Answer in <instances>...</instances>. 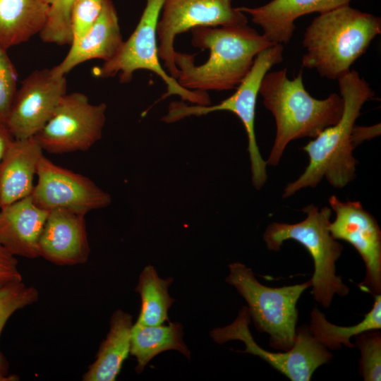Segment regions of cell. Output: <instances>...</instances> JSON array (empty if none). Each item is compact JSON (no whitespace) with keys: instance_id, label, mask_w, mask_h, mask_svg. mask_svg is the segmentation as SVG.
Here are the masks:
<instances>
[{"instance_id":"6da1fadb","label":"cell","mask_w":381,"mask_h":381,"mask_svg":"<svg viewBox=\"0 0 381 381\" xmlns=\"http://www.w3.org/2000/svg\"><path fill=\"white\" fill-rule=\"evenodd\" d=\"M191 44L210 56L199 66L194 56L176 52L178 83L190 90L224 91L236 88L250 72L256 56L274 44L245 25L198 27L191 30Z\"/></svg>"},{"instance_id":"cb8c5ba5","label":"cell","mask_w":381,"mask_h":381,"mask_svg":"<svg viewBox=\"0 0 381 381\" xmlns=\"http://www.w3.org/2000/svg\"><path fill=\"white\" fill-rule=\"evenodd\" d=\"M172 277H159L152 265L144 267L135 290L141 298V308L136 322L143 325H159L170 322L168 312L174 302L169 294Z\"/></svg>"},{"instance_id":"7c38bea8","label":"cell","mask_w":381,"mask_h":381,"mask_svg":"<svg viewBox=\"0 0 381 381\" xmlns=\"http://www.w3.org/2000/svg\"><path fill=\"white\" fill-rule=\"evenodd\" d=\"M31 197L42 209L64 208L85 215L107 207L111 195L88 177L59 166L42 155Z\"/></svg>"},{"instance_id":"d6a6232c","label":"cell","mask_w":381,"mask_h":381,"mask_svg":"<svg viewBox=\"0 0 381 381\" xmlns=\"http://www.w3.org/2000/svg\"><path fill=\"white\" fill-rule=\"evenodd\" d=\"M19 377L16 375H4L0 373V381H16Z\"/></svg>"},{"instance_id":"1f68e13d","label":"cell","mask_w":381,"mask_h":381,"mask_svg":"<svg viewBox=\"0 0 381 381\" xmlns=\"http://www.w3.org/2000/svg\"><path fill=\"white\" fill-rule=\"evenodd\" d=\"M13 140L6 125L0 123V161Z\"/></svg>"},{"instance_id":"5b68a950","label":"cell","mask_w":381,"mask_h":381,"mask_svg":"<svg viewBox=\"0 0 381 381\" xmlns=\"http://www.w3.org/2000/svg\"><path fill=\"white\" fill-rule=\"evenodd\" d=\"M306 219L296 224L273 222L266 228L263 239L270 250L279 251L282 243L292 239L303 246L314 262L311 282L314 299L329 308L335 294L345 296L350 291L341 277L336 274V262L343 246L329 230L332 210L309 205L303 208Z\"/></svg>"},{"instance_id":"d4e9b609","label":"cell","mask_w":381,"mask_h":381,"mask_svg":"<svg viewBox=\"0 0 381 381\" xmlns=\"http://www.w3.org/2000/svg\"><path fill=\"white\" fill-rule=\"evenodd\" d=\"M43 1L49 6V9L46 22L39 33L41 40L58 45H71V13L78 0Z\"/></svg>"},{"instance_id":"8992f818","label":"cell","mask_w":381,"mask_h":381,"mask_svg":"<svg viewBox=\"0 0 381 381\" xmlns=\"http://www.w3.org/2000/svg\"><path fill=\"white\" fill-rule=\"evenodd\" d=\"M225 282L247 303L255 329L269 337L270 346L287 351L294 345L298 322L296 303L311 286L310 280L291 286L270 287L260 283L250 267L236 262L229 265Z\"/></svg>"},{"instance_id":"603a6c76","label":"cell","mask_w":381,"mask_h":381,"mask_svg":"<svg viewBox=\"0 0 381 381\" xmlns=\"http://www.w3.org/2000/svg\"><path fill=\"white\" fill-rule=\"evenodd\" d=\"M370 310L358 324L341 327L329 322L323 313L314 308L310 313L309 330L313 337L328 350H339L345 346L355 347L351 338L368 330L381 329V294L374 295Z\"/></svg>"},{"instance_id":"f546056e","label":"cell","mask_w":381,"mask_h":381,"mask_svg":"<svg viewBox=\"0 0 381 381\" xmlns=\"http://www.w3.org/2000/svg\"><path fill=\"white\" fill-rule=\"evenodd\" d=\"M20 282H23V278L16 256L0 243V289Z\"/></svg>"},{"instance_id":"d6986e66","label":"cell","mask_w":381,"mask_h":381,"mask_svg":"<svg viewBox=\"0 0 381 381\" xmlns=\"http://www.w3.org/2000/svg\"><path fill=\"white\" fill-rule=\"evenodd\" d=\"M42 155L34 137L12 141L0 161V209L31 195Z\"/></svg>"},{"instance_id":"3957f363","label":"cell","mask_w":381,"mask_h":381,"mask_svg":"<svg viewBox=\"0 0 381 381\" xmlns=\"http://www.w3.org/2000/svg\"><path fill=\"white\" fill-rule=\"evenodd\" d=\"M259 94L264 106L272 114L276 135L267 164L276 166L286 145L304 137L315 138L340 119L344 101L341 95L330 94L318 99L306 90L302 71L292 80L286 68L267 72L260 84Z\"/></svg>"},{"instance_id":"9c48e42d","label":"cell","mask_w":381,"mask_h":381,"mask_svg":"<svg viewBox=\"0 0 381 381\" xmlns=\"http://www.w3.org/2000/svg\"><path fill=\"white\" fill-rule=\"evenodd\" d=\"M250 317L247 306H243L236 318L229 325L213 329L212 340L223 344L239 340L246 349L239 351L257 356L291 381H309L318 368L329 363L332 353L311 334L308 326L296 327L294 346L287 351L273 352L261 348L254 340L249 329Z\"/></svg>"},{"instance_id":"277c9868","label":"cell","mask_w":381,"mask_h":381,"mask_svg":"<svg viewBox=\"0 0 381 381\" xmlns=\"http://www.w3.org/2000/svg\"><path fill=\"white\" fill-rule=\"evenodd\" d=\"M381 33L380 17L349 5L320 13L306 30L301 66L337 80Z\"/></svg>"},{"instance_id":"7a4b0ae2","label":"cell","mask_w":381,"mask_h":381,"mask_svg":"<svg viewBox=\"0 0 381 381\" xmlns=\"http://www.w3.org/2000/svg\"><path fill=\"white\" fill-rule=\"evenodd\" d=\"M344 101L339 121L325 128L302 149L308 155L304 172L284 190L288 198L302 188L315 187L323 178L335 188H343L356 177L357 160L353 150L358 145L353 135L356 119L367 101L375 95L370 85L355 70L337 79Z\"/></svg>"},{"instance_id":"ac0fdd59","label":"cell","mask_w":381,"mask_h":381,"mask_svg":"<svg viewBox=\"0 0 381 381\" xmlns=\"http://www.w3.org/2000/svg\"><path fill=\"white\" fill-rule=\"evenodd\" d=\"M48 213L31 195L0 209V243L15 256L40 258L39 243Z\"/></svg>"},{"instance_id":"4316f807","label":"cell","mask_w":381,"mask_h":381,"mask_svg":"<svg viewBox=\"0 0 381 381\" xmlns=\"http://www.w3.org/2000/svg\"><path fill=\"white\" fill-rule=\"evenodd\" d=\"M361 352L359 372L365 381L381 380V334L378 329L363 332L354 337Z\"/></svg>"},{"instance_id":"52a82bcc","label":"cell","mask_w":381,"mask_h":381,"mask_svg":"<svg viewBox=\"0 0 381 381\" xmlns=\"http://www.w3.org/2000/svg\"><path fill=\"white\" fill-rule=\"evenodd\" d=\"M284 47L274 44L260 52L255 57L253 66L236 88V92L220 103L211 105L187 104L183 102H172L168 107L167 114L162 120L167 123H174L186 117L200 116L217 111H228L235 114L241 120L248 136L252 182L259 190L267 179V163L258 148L255 132V118L257 97L265 75L274 66L283 61Z\"/></svg>"},{"instance_id":"7402d4cb","label":"cell","mask_w":381,"mask_h":381,"mask_svg":"<svg viewBox=\"0 0 381 381\" xmlns=\"http://www.w3.org/2000/svg\"><path fill=\"white\" fill-rule=\"evenodd\" d=\"M183 337V326L179 322H169L167 325L150 326L133 324L130 353L136 358V373H141L154 357L166 351H177L190 360V351Z\"/></svg>"},{"instance_id":"8fae6325","label":"cell","mask_w":381,"mask_h":381,"mask_svg":"<svg viewBox=\"0 0 381 381\" xmlns=\"http://www.w3.org/2000/svg\"><path fill=\"white\" fill-rule=\"evenodd\" d=\"M233 0H164L157 25L158 55L169 75L176 79L174 40L177 35L198 27L248 24L244 13L232 6Z\"/></svg>"},{"instance_id":"30bf717a","label":"cell","mask_w":381,"mask_h":381,"mask_svg":"<svg viewBox=\"0 0 381 381\" xmlns=\"http://www.w3.org/2000/svg\"><path fill=\"white\" fill-rule=\"evenodd\" d=\"M106 109V104H91L83 93H66L34 138L49 153L87 151L102 138Z\"/></svg>"},{"instance_id":"2e32d148","label":"cell","mask_w":381,"mask_h":381,"mask_svg":"<svg viewBox=\"0 0 381 381\" xmlns=\"http://www.w3.org/2000/svg\"><path fill=\"white\" fill-rule=\"evenodd\" d=\"M123 37L116 9L111 0H104L101 11L91 29L71 44L65 58L51 69L55 77L65 76L80 64L91 59L108 61L120 50Z\"/></svg>"},{"instance_id":"ffe728a7","label":"cell","mask_w":381,"mask_h":381,"mask_svg":"<svg viewBox=\"0 0 381 381\" xmlns=\"http://www.w3.org/2000/svg\"><path fill=\"white\" fill-rule=\"evenodd\" d=\"M131 315L116 310L110 319L109 331L99 348L95 361L83 375L84 381H114L131 349Z\"/></svg>"},{"instance_id":"e0dca14e","label":"cell","mask_w":381,"mask_h":381,"mask_svg":"<svg viewBox=\"0 0 381 381\" xmlns=\"http://www.w3.org/2000/svg\"><path fill=\"white\" fill-rule=\"evenodd\" d=\"M351 0H272L258 7H238L248 14L252 22L262 30V35L272 43L286 44L291 40L299 17L318 12L323 13L349 5Z\"/></svg>"},{"instance_id":"44dd1931","label":"cell","mask_w":381,"mask_h":381,"mask_svg":"<svg viewBox=\"0 0 381 381\" xmlns=\"http://www.w3.org/2000/svg\"><path fill=\"white\" fill-rule=\"evenodd\" d=\"M48 9L43 0H0V45L8 49L40 33Z\"/></svg>"},{"instance_id":"83f0119b","label":"cell","mask_w":381,"mask_h":381,"mask_svg":"<svg viewBox=\"0 0 381 381\" xmlns=\"http://www.w3.org/2000/svg\"><path fill=\"white\" fill-rule=\"evenodd\" d=\"M104 0H78L71 13L72 42L80 40L92 27L97 20Z\"/></svg>"},{"instance_id":"4fadbf2b","label":"cell","mask_w":381,"mask_h":381,"mask_svg":"<svg viewBox=\"0 0 381 381\" xmlns=\"http://www.w3.org/2000/svg\"><path fill=\"white\" fill-rule=\"evenodd\" d=\"M335 219L329 224L332 237L343 240L358 251L365 266V277L358 284L373 296L381 294V230L375 217L358 201L329 199Z\"/></svg>"},{"instance_id":"484cf974","label":"cell","mask_w":381,"mask_h":381,"mask_svg":"<svg viewBox=\"0 0 381 381\" xmlns=\"http://www.w3.org/2000/svg\"><path fill=\"white\" fill-rule=\"evenodd\" d=\"M37 290L23 282L0 289V335L9 318L18 310L31 305L38 299ZM8 364L0 351V373L7 375Z\"/></svg>"},{"instance_id":"f1b7e54d","label":"cell","mask_w":381,"mask_h":381,"mask_svg":"<svg viewBox=\"0 0 381 381\" xmlns=\"http://www.w3.org/2000/svg\"><path fill=\"white\" fill-rule=\"evenodd\" d=\"M17 73L6 54L0 45V123L6 124L16 93Z\"/></svg>"},{"instance_id":"4dcf8cb0","label":"cell","mask_w":381,"mask_h":381,"mask_svg":"<svg viewBox=\"0 0 381 381\" xmlns=\"http://www.w3.org/2000/svg\"><path fill=\"white\" fill-rule=\"evenodd\" d=\"M380 134V123H377L371 126H355L353 135L358 145L362 142L372 139Z\"/></svg>"},{"instance_id":"ba28073f","label":"cell","mask_w":381,"mask_h":381,"mask_svg":"<svg viewBox=\"0 0 381 381\" xmlns=\"http://www.w3.org/2000/svg\"><path fill=\"white\" fill-rule=\"evenodd\" d=\"M164 0H146V5L140 20L130 37L123 42L116 55L93 70L99 78L119 75L121 83L131 82L133 74L139 69H145L157 74L164 80L167 92L165 98L178 95L183 101L199 105H210V98L206 92L190 90L182 87L162 68L158 55L157 25Z\"/></svg>"},{"instance_id":"5bb4252c","label":"cell","mask_w":381,"mask_h":381,"mask_svg":"<svg viewBox=\"0 0 381 381\" xmlns=\"http://www.w3.org/2000/svg\"><path fill=\"white\" fill-rule=\"evenodd\" d=\"M66 93L65 76L55 77L51 69L37 70L28 75L16 93L5 124L13 138L34 137Z\"/></svg>"},{"instance_id":"9a60e30c","label":"cell","mask_w":381,"mask_h":381,"mask_svg":"<svg viewBox=\"0 0 381 381\" xmlns=\"http://www.w3.org/2000/svg\"><path fill=\"white\" fill-rule=\"evenodd\" d=\"M39 249L40 257L59 265L85 262L90 246L85 215L64 208L49 210Z\"/></svg>"}]
</instances>
